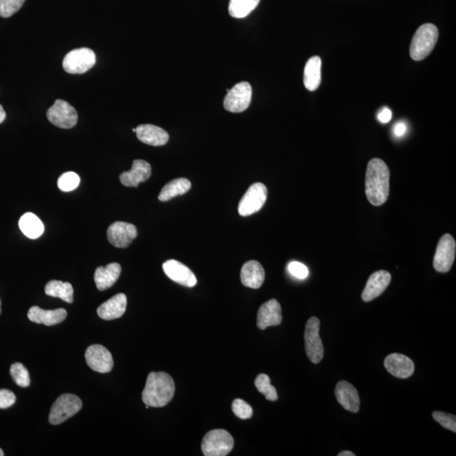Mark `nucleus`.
<instances>
[{
  "instance_id": "nucleus-1",
  "label": "nucleus",
  "mask_w": 456,
  "mask_h": 456,
  "mask_svg": "<svg viewBox=\"0 0 456 456\" xmlns=\"http://www.w3.org/2000/svg\"><path fill=\"white\" fill-rule=\"evenodd\" d=\"M367 200L375 207H380L388 200L389 170L385 161L374 158L367 164L365 179Z\"/></svg>"
},
{
  "instance_id": "nucleus-2",
  "label": "nucleus",
  "mask_w": 456,
  "mask_h": 456,
  "mask_svg": "<svg viewBox=\"0 0 456 456\" xmlns=\"http://www.w3.org/2000/svg\"><path fill=\"white\" fill-rule=\"evenodd\" d=\"M174 394L175 383L170 375L152 372L147 377L142 400L146 406L163 407L171 402Z\"/></svg>"
},
{
  "instance_id": "nucleus-3",
  "label": "nucleus",
  "mask_w": 456,
  "mask_h": 456,
  "mask_svg": "<svg viewBox=\"0 0 456 456\" xmlns=\"http://www.w3.org/2000/svg\"><path fill=\"white\" fill-rule=\"evenodd\" d=\"M439 38V31L435 25L426 23L415 32L411 43L410 55L415 61L424 60L432 53Z\"/></svg>"
},
{
  "instance_id": "nucleus-4",
  "label": "nucleus",
  "mask_w": 456,
  "mask_h": 456,
  "mask_svg": "<svg viewBox=\"0 0 456 456\" xmlns=\"http://www.w3.org/2000/svg\"><path fill=\"white\" fill-rule=\"evenodd\" d=\"M234 440L224 429L212 430L202 440L201 450L205 456H226L233 451Z\"/></svg>"
},
{
  "instance_id": "nucleus-5",
  "label": "nucleus",
  "mask_w": 456,
  "mask_h": 456,
  "mask_svg": "<svg viewBox=\"0 0 456 456\" xmlns=\"http://www.w3.org/2000/svg\"><path fill=\"white\" fill-rule=\"evenodd\" d=\"M82 408V400L72 394H64L58 397L51 408L49 422L58 425L78 413Z\"/></svg>"
},
{
  "instance_id": "nucleus-6",
  "label": "nucleus",
  "mask_w": 456,
  "mask_h": 456,
  "mask_svg": "<svg viewBox=\"0 0 456 456\" xmlns=\"http://www.w3.org/2000/svg\"><path fill=\"white\" fill-rule=\"evenodd\" d=\"M267 187L261 183H253L241 198L238 205V213L242 216H249L260 211L267 200Z\"/></svg>"
},
{
  "instance_id": "nucleus-7",
  "label": "nucleus",
  "mask_w": 456,
  "mask_h": 456,
  "mask_svg": "<svg viewBox=\"0 0 456 456\" xmlns=\"http://www.w3.org/2000/svg\"><path fill=\"white\" fill-rule=\"evenodd\" d=\"M95 64V54L87 47L71 51L62 60V67L69 73H84L89 71Z\"/></svg>"
},
{
  "instance_id": "nucleus-8",
  "label": "nucleus",
  "mask_w": 456,
  "mask_h": 456,
  "mask_svg": "<svg viewBox=\"0 0 456 456\" xmlns=\"http://www.w3.org/2000/svg\"><path fill=\"white\" fill-rule=\"evenodd\" d=\"M252 99V87L249 82H242L235 84L224 98L223 105L230 113L244 112L250 105Z\"/></svg>"
},
{
  "instance_id": "nucleus-9",
  "label": "nucleus",
  "mask_w": 456,
  "mask_h": 456,
  "mask_svg": "<svg viewBox=\"0 0 456 456\" xmlns=\"http://www.w3.org/2000/svg\"><path fill=\"white\" fill-rule=\"evenodd\" d=\"M319 319L311 317L306 323L304 333L305 349L308 358L315 364L321 362L323 356V345L319 337Z\"/></svg>"
},
{
  "instance_id": "nucleus-10",
  "label": "nucleus",
  "mask_w": 456,
  "mask_h": 456,
  "mask_svg": "<svg viewBox=\"0 0 456 456\" xmlns=\"http://www.w3.org/2000/svg\"><path fill=\"white\" fill-rule=\"evenodd\" d=\"M47 119L55 126L61 128H71L78 121V114L69 102L58 99L54 104L47 110Z\"/></svg>"
},
{
  "instance_id": "nucleus-11",
  "label": "nucleus",
  "mask_w": 456,
  "mask_h": 456,
  "mask_svg": "<svg viewBox=\"0 0 456 456\" xmlns=\"http://www.w3.org/2000/svg\"><path fill=\"white\" fill-rule=\"evenodd\" d=\"M456 244L451 234H444L437 244L433 266L437 272L446 273L453 266L455 259Z\"/></svg>"
},
{
  "instance_id": "nucleus-12",
  "label": "nucleus",
  "mask_w": 456,
  "mask_h": 456,
  "mask_svg": "<svg viewBox=\"0 0 456 456\" xmlns=\"http://www.w3.org/2000/svg\"><path fill=\"white\" fill-rule=\"evenodd\" d=\"M84 358L88 366L95 372L105 374L113 369V356L104 345H90L84 353Z\"/></svg>"
},
{
  "instance_id": "nucleus-13",
  "label": "nucleus",
  "mask_w": 456,
  "mask_h": 456,
  "mask_svg": "<svg viewBox=\"0 0 456 456\" xmlns=\"http://www.w3.org/2000/svg\"><path fill=\"white\" fill-rule=\"evenodd\" d=\"M108 239L114 247L124 249L128 247L137 237L138 231L133 224L116 222L109 227Z\"/></svg>"
},
{
  "instance_id": "nucleus-14",
  "label": "nucleus",
  "mask_w": 456,
  "mask_h": 456,
  "mask_svg": "<svg viewBox=\"0 0 456 456\" xmlns=\"http://www.w3.org/2000/svg\"><path fill=\"white\" fill-rule=\"evenodd\" d=\"M163 268L168 277L178 283V284L187 286V288H193V286H196L197 279L196 275L190 268H187L179 261L175 260H168L163 264Z\"/></svg>"
},
{
  "instance_id": "nucleus-15",
  "label": "nucleus",
  "mask_w": 456,
  "mask_h": 456,
  "mask_svg": "<svg viewBox=\"0 0 456 456\" xmlns=\"http://www.w3.org/2000/svg\"><path fill=\"white\" fill-rule=\"evenodd\" d=\"M282 321V307L277 299H271L261 305L257 315V326L260 330L279 326Z\"/></svg>"
},
{
  "instance_id": "nucleus-16",
  "label": "nucleus",
  "mask_w": 456,
  "mask_h": 456,
  "mask_svg": "<svg viewBox=\"0 0 456 456\" xmlns=\"http://www.w3.org/2000/svg\"><path fill=\"white\" fill-rule=\"evenodd\" d=\"M391 281V275L386 271H378L370 275L364 288L362 299L364 301H372L380 297Z\"/></svg>"
},
{
  "instance_id": "nucleus-17",
  "label": "nucleus",
  "mask_w": 456,
  "mask_h": 456,
  "mask_svg": "<svg viewBox=\"0 0 456 456\" xmlns=\"http://www.w3.org/2000/svg\"><path fill=\"white\" fill-rule=\"evenodd\" d=\"M385 367L389 374L399 378L411 377L415 370L413 360L399 353L389 355L385 359Z\"/></svg>"
},
{
  "instance_id": "nucleus-18",
  "label": "nucleus",
  "mask_w": 456,
  "mask_h": 456,
  "mask_svg": "<svg viewBox=\"0 0 456 456\" xmlns=\"http://www.w3.org/2000/svg\"><path fill=\"white\" fill-rule=\"evenodd\" d=\"M152 175V166L144 160H135L131 170L119 176L120 182L126 187H138Z\"/></svg>"
},
{
  "instance_id": "nucleus-19",
  "label": "nucleus",
  "mask_w": 456,
  "mask_h": 456,
  "mask_svg": "<svg viewBox=\"0 0 456 456\" xmlns=\"http://www.w3.org/2000/svg\"><path fill=\"white\" fill-rule=\"evenodd\" d=\"M337 402L344 409L356 413L360 408L358 392L354 386L347 381H341L334 389Z\"/></svg>"
},
{
  "instance_id": "nucleus-20",
  "label": "nucleus",
  "mask_w": 456,
  "mask_h": 456,
  "mask_svg": "<svg viewBox=\"0 0 456 456\" xmlns=\"http://www.w3.org/2000/svg\"><path fill=\"white\" fill-rule=\"evenodd\" d=\"M127 307V297L124 293H119L111 299L106 301L98 308L99 317L105 321H113V319L122 317Z\"/></svg>"
},
{
  "instance_id": "nucleus-21",
  "label": "nucleus",
  "mask_w": 456,
  "mask_h": 456,
  "mask_svg": "<svg viewBox=\"0 0 456 456\" xmlns=\"http://www.w3.org/2000/svg\"><path fill=\"white\" fill-rule=\"evenodd\" d=\"M135 133L139 141L149 146H164L169 141L168 132L153 124L139 125Z\"/></svg>"
},
{
  "instance_id": "nucleus-22",
  "label": "nucleus",
  "mask_w": 456,
  "mask_h": 456,
  "mask_svg": "<svg viewBox=\"0 0 456 456\" xmlns=\"http://www.w3.org/2000/svg\"><path fill=\"white\" fill-rule=\"evenodd\" d=\"M266 273L262 266L256 260H250L242 266L240 278L242 284L247 288L258 289L263 285Z\"/></svg>"
},
{
  "instance_id": "nucleus-23",
  "label": "nucleus",
  "mask_w": 456,
  "mask_h": 456,
  "mask_svg": "<svg viewBox=\"0 0 456 456\" xmlns=\"http://www.w3.org/2000/svg\"><path fill=\"white\" fill-rule=\"evenodd\" d=\"M27 316L32 322L51 326L64 321L67 317V312L64 308L45 310L38 306H33L29 310Z\"/></svg>"
},
{
  "instance_id": "nucleus-24",
  "label": "nucleus",
  "mask_w": 456,
  "mask_h": 456,
  "mask_svg": "<svg viewBox=\"0 0 456 456\" xmlns=\"http://www.w3.org/2000/svg\"><path fill=\"white\" fill-rule=\"evenodd\" d=\"M119 264L112 263L106 266L98 267L95 271L94 281L99 290H105L115 284L121 274Z\"/></svg>"
},
{
  "instance_id": "nucleus-25",
  "label": "nucleus",
  "mask_w": 456,
  "mask_h": 456,
  "mask_svg": "<svg viewBox=\"0 0 456 456\" xmlns=\"http://www.w3.org/2000/svg\"><path fill=\"white\" fill-rule=\"evenodd\" d=\"M321 58L315 56L308 60L305 65L304 83L308 91L317 90L321 83Z\"/></svg>"
},
{
  "instance_id": "nucleus-26",
  "label": "nucleus",
  "mask_w": 456,
  "mask_h": 456,
  "mask_svg": "<svg viewBox=\"0 0 456 456\" xmlns=\"http://www.w3.org/2000/svg\"><path fill=\"white\" fill-rule=\"evenodd\" d=\"M19 227L22 233L29 238L36 239L42 236L44 226L42 220L33 213H25L19 220Z\"/></svg>"
},
{
  "instance_id": "nucleus-27",
  "label": "nucleus",
  "mask_w": 456,
  "mask_h": 456,
  "mask_svg": "<svg viewBox=\"0 0 456 456\" xmlns=\"http://www.w3.org/2000/svg\"><path fill=\"white\" fill-rule=\"evenodd\" d=\"M191 189V183L187 179H176L172 180L161 190L158 200L161 201H168L171 198L178 196H183Z\"/></svg>"
},
{
  "instance_id": "nucleus-28",
  "label": "nucleus",
  "mask_w": 456,
  "mask_h": 456,
  "mask_svg": "<svg viewBox=\"0 0 456 456\" xmlns=\"http://www.w3.org/2000/svg\"><path fill=\"white\" fill-rule=\"evenodd\" d=\"M47 296L58 297L68 304L73 301V289L71 283L60 281H50L45 286Z\"/></svg>"
},
{
  "instance_id": "nucleus-29",
  "label": "nucleus",
  "mask_w": 456,
  "mask_h": 456,
  "mask_svg": "<svg viewBox=\"0 0 456 456\" xmlns=\"http://www.w3.org/2000/svg\"><path fill=\"white\" fill-rule=\"evenodd\" d=\"M260 0H230L229 14L231 17L244 18L258 6Z\"/></svg>"
},
{
  "instance_id": "nucleus-30",
  "label": "nucleus",
  "mask_w": 456,
  "mask_h": 456,
  "mask_svg": "<svg viewBox=\"0 0 456 456\" xmlns=\"http://www.w3.org/2000/svg\"><path fill=\"white\" fill-rule=\"evenodd\" d=\"M255 385L259 392L266 396V400L271 402L278 400L277 389L271 385V378L267 374H259L255 378Z\"/></svg>"
},
{
  "instance_id": "nucleus-31",
  "label": "nucleus",
  "mask_w": 456,
  "mask_h": 456,
  "mask_svg": "<svg viewBox=\"0 0 456 456\" xmlns=\"http://www.w3.org/2000/svg\"><path fill=\"white\" fill-rule=\"evenodd\" d=\"M10 374L12 376L14 383L19 385L20 387H28L31 383L30 375L28 370L23 364L16 363L12 364L10 367Z\"/></svg>"
},
{
  "instance_id": "nucleus-32",
  "label": "nucleus",
  "mask_w": 456,
  "mask_h": 456,
  "mask_svg": "<svg viewBox=\"0 0 456 456\" xmlns=\"http://www.w3.org/2000/svg\"><path fill=\"white\" fill-rule=\"evenodd\" d=\"M80 179L78 174L73 172H65L58 180V187L64 192H69L79 186Z\"/></svg>"
},
{
  "instance_id": "nucleus-33",
  "label": "nucleus",
  "mask_w": 456,
  "mask_h": 456,
  "mask_svg": "<svg viewBox=\"0 0 456 456\" xmlns=\"http://www.w3.org/2000/svg\"><path fill=\"white\" fill-rule=\"evenodd\" d=\"M25 0H0V16L8 18L16 14Z\"/></svg>"
},
{
  "instance_id": "nucleus-34",
  "label": "nucleus",
  "mask_w": 456,
  "mask_h": 456,
  "mask_svg": "<svg viewBox=\"0 0 456 456\" xmlns=\"http://www.w3.org/2000/svg\"><path fill=\"white\" fill-rule=\"evenodd\" d=\"M231 409L236 417L240 419H249L252 418L253 409L247 402L242 399H235Z\"/></svg>"
},
{
  "instance_id": "nucleus-35",
  "label": "nucleus",
  "mask_w": 456,
  "mask_h": 456,
  "mask_svg": "<svg viewBox=\"0 0 456 456\" xmlns=\"http://www.w3.org/2000/svg\"><path fill=\"white\" fill-rule=\"evenodd\" d=\"M433 418L444 428H446L451 431L456 432V418L455 415L442 413V411H435L433 413Z\"/></svg>"
},
{
  "instance_id": "nucleus-36",
  "label": "nucleus",
  "mask_w": 456,
  "mask_h": 456,
  "mask_svg": "<svg viewBox=\"0 0 456 456\" xmlns=\"http://www.w3.org/2000/svg\"><path fill=\"white\" fill-rule=\"evenodd\" d=\"M288 271L293 277L300 279V280H304L308 275L307 266L297 261H293L288 264Z\"/></svg>"
},
{
  "instance_id": "nucleus-37",
  "label": "nucleus",
  "mask_w": 456,
  "mask_h": 456,
  "mask_svg": "<svg viewBox=\"0 0 456 456\" xmlns=\"http://www.w3.org/2000/svg\"><path fill=\"white\" fill-rule=\"evenodd\" d=\"M16 397L9 389H0V409H7L16 403Z\"/></svg>"
},
{
  "instance_id": "nucleus-38",
  "label": "nucleus",
  "mask_w": 456,
  "mask_h": 456,
  "mask_svg": "<svg viewBox=\"0 0 456 456\" xmlns=\"http://www.w3.org/2000/svg\"><path fill=\"white\" fill-rule=\"evenodd\" d=\"M392 117V112L387 108L381 110L380 113L378 114V119L382 124L389 123Z\"/></svg>"
},
{
  "instance_id": "nucleus-39",
  "label": "nucleus",
  "mask_w": 456,
  "mask_h": 456,
  "mask_svg": "<svg viewBox=\"0 0 456 456\" xmlns=\"http://www.w3.org/2000/svg\"><path fill=\"white\" fill-rule=\"evenodd\" d=\"M407 131V125L404 123L397 124L394 128V134L398 137L402 136L406 133Z\"/></svg>"
},
{
  "instance_id": "nucleus-40",
  "label": "nucleus",
  "mask_w": 456,
  "mask_h": 456,
  "mask_svg": "<svg viewBox=\"0 0 456 456\" xmlns=\"http://www.w3.org/2000/svg\"><path fill=\"white\" fill-rule=\"evenodd\" d=\"M6 113L5 110H3V106L0 105V124L3 123L5 120Z\"/></svg>"
},
{
  "instance_id": "nucleus-41",
  "label": "nucleus",
  "mask_w": 456,
  "mask_h": 456,
  "mask_svg": "<svg viewBox=\"0 0 456 456\" xmlns=\"http://www.w3.org/2000/svg\"><path fill=\"white\" fill-rule=\"evenodd\" d=\"M338 455H339V456H355V454H353L352 451H342Z\"/></svg>"
},
{
  "instance_id": "nucleus-42",
  "label": "nucleus",
  "mask_w": 456,
  "mask_h": 456,
  "mask_svg": "<svg viewBox=\"0 0 456 456\" xmlns=\"http://www.w3.org/2000/svg\"><path fill=\"white\" fill-rule=\"evenodd\" d=\"M5 455V453H3V451L0 448V456H3Z\"/></svg>"
},
{
  "instance_id": "nucleus-43",
  "label": "nucleus",
  "mask_w": 456,
  "mask_h": 456,
  "mask_svg": "<svg viewBox=\"0 0 456 456\" xmlns=\"http://www.w3.org/2000/svg\"><path fill=\"white\" fill-rule=\"evenodd\" d=\"M0 314H1V300H0Z\"/></svg>"
}]
</instances>
